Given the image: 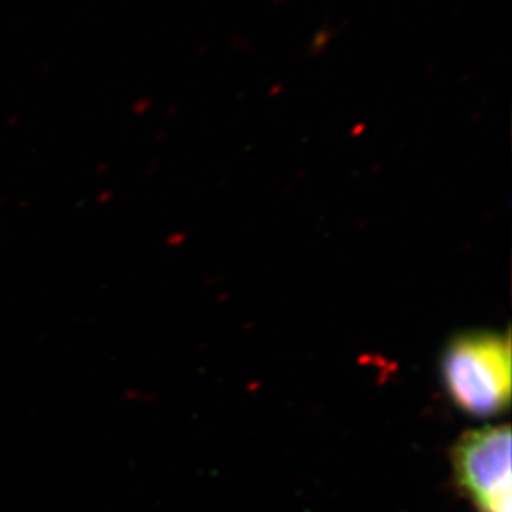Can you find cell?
Listing matches in <instances>:
<instances>
[{"label":"cell","mask_w":512,"mask_h":512,"mask_svg":"<svg viewBox=\"0 0 512 512\" xmlns=\"http://www.w3.org/2000/svg\"><path fill=\"white\" fill-rule=\"evenodd\" d=\"M511 342L508 335L468 334L446 348L441 373L451 400L469 415L489 418L511 400Z\"/></svg>","instance_id":"1"},{"label":"cell","mask_w":512,"mask_h":512,"mask_svg":"<svg viewBox=\"0 0 512 512\" xmlns=\"http://www.w3.org/2000/svg\"><path fill=\"white\" fill-rule=\"evenodd\" d=\"M459 486L481 512H511V431L488 426L469 431L455 448Z\"/></svg>","instance_id":"2"}]
</instances>
